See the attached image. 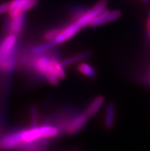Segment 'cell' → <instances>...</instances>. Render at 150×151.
<instances>
[{"label": "cell", "instance_id": "cb8c5ba5", "mask_svg": "<svg viewBox=\"0 0 150 151\" xmlns=\"http://www.w3.org/2000/svg\"><path fill=\"white\" fill-rule=\"evenodd\" d=\"M141 1H142V2H150V0H141Z\"/></svg>", "mask_w": 150, "mask_h": 151}, {"label": "cell", "instance_id": "9c48e42d", "mask_svg": "<svg viewBox=\"0 0 150 151\" xmlns=\"http://www.w3.org/2000/svg\"><path fill=\"white\" fill-rule=\"evenodd\" d=\"M25 22V13H20L15 17L11 18V22L9 25L10 34L17 35L20 34L24 26Z\"/></svg>", "mask_w": 150, "mask_h": 151}, {"label": "cell", "instance_id": "e0dca14e", "mask_svg": "<svg viewBox=\"0 0 150 151\" xmlns=\"http://www.w3.org/2000/svg\"><path fill=\"white\" fill-rule=\"evenodd\" d=\"M89 55V52H80V53L78 54V55H75L74 56H71V57H69L67 58H65V60H63L61 62L64 67H67V66H70L72 64L76 63V62H78V61L84 60V58H88Z\"/></svg>", "mask_w": 150, "mask_h": 151}, {"label": "cell", "instance_id": "7c38bea8", "mask_svg": "<svg viewBox=\"0 0 150 151\" xmlns=\"http://www.w3.org/2000/svg\"><path fill=\"white\" fill-rule=\"evenodd\" d=\"M115 115H116V107L113 104H107L105 109L104 124L106 128H112L115 123Z\"/></svg>", "mask_w": 150, "mask_h": 151}, {"label": "cell", "instance_id": "7a4b0ae2", "mask_svg": "<svg viewBox=\"0 0 150 151\" xmlns=\"http://www.w3.org/2000/svg\"><path fill=\"white\" fill-rule=\"evenodd\" d=\"M32 67L37 73L43 76L51 84H57L61 79L52 72L51 67V57L45 55H34Z\"/></svg>", "mask_w": 150, "mask_h": 151}, {"label": "cell", "instance_id": "8992f818", "mask_svg": "<svg viewBox=\"0 0 150 151\" xmlns=\"http://www.w3.org/2000/svg\"><path fill=\"white\" fill-rule=\"evenodd\" d=\"M89 117L86 111L75 115L72 119L69 121L65 131L68 134H77L84 128Z\"/></svg>", "mask_w": 150, "mask_h": 151}, {"label": "cell", "instance_id": "44dd1931", "mask_svg": "<svg viewBox=\"0 0 150 151\" xmlns=\"http://www.w3.org/2000/svg\"><path fill=\"white\" fill-rule=\"evenodd\" d=\"M10 2H4L0 4V15L6 13V12L9 11Z\"/></svg>", "mask_w": 150, "mask_h": 151}, {"label": "cell", "instance_id": "277c9868", "mask_svg": "<svg viewBox=\"0 0 150 151\" xmlns=\"http://www.w3.org/2000/svg\"><path fill=\"white\" fill-rule=\"evenodd\" d=\"M26 144L22 140V132L21 130L11 133L0 139V150H8L15 148H23Z\"/></svg>", "mask_w": 150, "mask_h": 151}, {"label": "cell", "instance_id": "603a6c76", "mask_svg": "<svg viewBox=\"0 0 150 151\" xmlns=\"http://www.w3.org/2000/svg\"><path fill=\"white\" fill-rule=\"evenodd\" d=\"M146 80L147 82L149 83V84H150V72L149 73V75H147L146 78Z\"/></svg>", "mask_w": 150, "mask_h": 151}, {"label": "cell", "instance_id": "d6986e66", "mask_svg": "<svg viewBox=\"0 0 150 151\" xmlns=\"http://www.w3.org/2000/svg\"><path fill=\"white\" fill-rule=\"evenodd\" d=\"M30 117L32 127L38 126V112L34 107H32L30 108Z\"/></svg>", "mask_w": 150, "mask_h": 151}, {"label": "cell", "instance_id": "ac0fdd59", "mask_svg": "<svg viewBox=\"0 0 150 151\" xmlns=\"http://www.w3.org/2000/svg\"><path fill=\"white\" fill-rule=\"evenodd\" d=\"M60 31H61V29H57V28L51 29H50V30H48V32L44 34V38H45V40L55 41L56 37L57 36V35L60 32Z\"/></svg>", "mask_w": 150, "mask_h": 151}, {"label": "cell", "instance_id": "4fadbf2b", "mask_svg": "<svg viewBox=\"0 0 150 151\" xmlns=\"http://www.w3.org/2000/svg\"><path fill=\"white\" fill-rule=\"evenodd\" d=\"M38 2V0H24L22 4L15 11L9 12L10 18L15 17L20 13H25L27 11L30 10L33 7L36 6Z\"/></svg>", "mask_w": 150, "mask_h": 151}, {"label": "cell", "instance_id": "6da1fadb", "mask_svg": "<svg viewBox=\"0 0 150 151\" xmlns=\"http://www.w3.org/2000/svg\"><path fill=\"white\" fill-rule=\"evenodd\" d=\"M22 140L25 144L33 143L38 140L50 139L59 134L60 130L57 127L49 124L42 126L31 127L29 129L22 130Z\"/></svg>", "mask_w": 150, "mask_h": 151}, {"label": "cell", "instance_id": "5b68a950", "mask_svg": "<svg viewBox=\"0 0 150 151\" xmlns=\"http://www.w3.org/2000/svg\"><path fill=\"white\" fill-rule=\"evenodd\" d=\"M120 16H121V12L119 10L109 11L107 9H105L93 19L90 22L89 26L97 27L105 25V24H108V23L116 21L118 19H120Z\"/></svg>", "mask_w": 150, "mask_h": 151}, {"label": "cell", "instance_id": "5bb4252c", "mask_svg": "<svg viewBox=\"0 0 150 151\" xmlns=\"http://www.w3.org/2000/svg\"><path fill=\"white\" fill-rule=\"evenodd\" d=\"M55 45L56 44H55L54 41H46V42H44V43L33 46L32 48L30 49V52L33 55H44L46 52H48L49 50L52 49L55 47Z\"/></svg>", "mask_w": 150, "mask_h": 151}, {"label": "cell", "instance_id": "52a82bcc", "mask_svg": "<svg viewBox=\"0 0 150 151\" xmlns=\"http://www.w3.org/2000/svg\"><path fill=\"white\" fill-rule=\"evenodd\" d=\"M81 29L79 25L77 24L75 21L74 22L70 23L68 25L65 26L64 29H61V31L57 36L55 39V43L56 45H61L66 42L67 41L70 40L78 34Z\"/></svg>", "mask_w": 150, "mask_h": 151}, {"label": "cell", "instance_id": "8fae6325", "mask_svg": "<svg viewBox=\"0 0 150 151\" xmlns=\"http://www.w3.org/2000/svg\"><path fill=\"white\" fill-rule=\"evenodd\" d=\"M105 102V99L103 96H97L88 105V108L86 110V113L90 117L95 115L102 108Z\"/></svg>", "mask_w": 150, "mask_h": 151}, {"label": "cell", "instance_id": "ba28073f", "mask_svg": "<svg viewBox=\"0 0 150 151\" xmlns=\"http://www.w3.org/2000/svg\"><path fill=\"white\" fill-rule=\"evenodd\" d=\"M17 35L9 34L0 42V62L17 48Z\"/></svg>", "mask_w": 150, "mask_h": 151}, {"label": "cell", "instance_id": "ffe728a7", "mask_svg": "<svg viewBox=\"0 0 150 151\" xmlns=\"http://www.w3.org/2000/svg\"><path fill=\"white\" fill-rule=\"evenodd\" d=\"M24 0H11L10 2V9L9 12L15 11L18 7L22 4Z\"/></svg>", "mask_w": 150, "mask_h": 151}, {"label": "cell", "instance_id": "30bf717a", "mask_svg": "<svg viewBox=\"0 0 150 151\" xmlns=\"http://www.w3.org/2000/svg\"><path fill=\"white\" fill-rule=\"evenodd\" d=\"M16 50H14L13 52L6 56L1 62H0V68L4 72L10 73L12 71L16 64Z\"/></svg>", "mask_w": 150, "mask_h": 151}, {"label": "cell", "instance_id": "3957f363", "mask_svg": "<svg viewBox=\"0 0 150 151\" xmlns=\"http://www.w3.org/2000/svg\"><path fill=\"white\" fill-rule=\"evenodd\" d=\"M106 6H107V2L106 0H100L90 9L84 12L83 14L75 20V22L81 29L85 26H88V25L89 26L90 22L97 17V15H100L105 9H106Z\"/></svg>", "mask_w": 150, "mask_h": 151}, {"label": "cell", "instance_id": "9a60e30c", "mask_svg": "<svg viewBox=\"0 0 150 151\" xmlns=\"http://www.w3.org/2000/svg\"><path fill=\"white\" fill-rule=\"evenodd\" d=\"M51 71L56 76H57L60 79L65 78L66 76V73L65 71V67L63 66L61 61H59L57 58L51 57Z\"/></svg>", "mask_w": 150, "mask_h": 151}, {"label": "cell", "instance_id": "2e32d148", "mask_svg": "<svg viewBox=\"0 0 150 151\" xmlns=\"http://www.w3.org/2000/svg\"><path fill=\"white\" fill-rule=\"evenodd\" d=\"M78 69L80 74L88 78H94L97 75L94 68L87 62H81L79 64Z\"/></svg>", "mask_w": 150, "mask_h": 151}, {"label": "cell", "instance_id": "7402d4cb", "mask_svg": "<svg viewBox=\"0 0 150 151\" xmlns=\"http://www.w3.org/2000/svg\"><path fill=\"white\" fill-rule=\"evenodd\" d=\"M146 32L147 36H148L149 40L150 42V11L149 12L148 15H147V19H146Z\"/></svg>", "mask_w": 150, "mask_h": 151}]
</instances>
